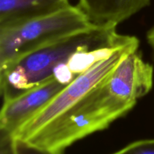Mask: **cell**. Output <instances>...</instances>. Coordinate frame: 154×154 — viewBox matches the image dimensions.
<instances>
[{
    "instance_id": "6da1fadb",
    "label": "cell",
    "mask_w": 154,
    "mask_h": 154,
    "mask_svg": "<svg viewBox=\"0 0 154 154\" xmlns=\"http://www.w3.org/2000/svg\"><path fill=\"white\" fill-rule=\"evenodd\" d=\"M132 38L117 33L115 26H93L21 54L0 66V93L3 102L52 78L54 69L75 53L123 45Z\"/></svg>"
},
{
    "instance_id": "7a4b0ae2",
    "label": "cell",
    "mask_w": 154,
    "mask_h": 154,
    "mask_svg": "<svg viewBox=\"0 0 154 154\" xmlns=\"http://www.w3.org/2000/svg\"><path fill=\"white\" fill-rule=\"evenodd\" d=\"M105 80L26 141L42 148L63 152L78 140L107 129L126 115L134 106L113 96Z\"/></svg>"
},
{
    "instance_id": "3957f363",
    "label": "cell",
    "mask_w": 154,
    "mask_h": 154,
    "mask_svg": "<svg viewBox=\"0 0 154 154\" xmlns=\"http://www.w3.org/2000/svg\"><path fill=\"white\" fill-rule=\"evenodd\" d=\"M78 6L0 29V66L45 44L93 26Z\"/></svg>"
},
{
    "instance_id": "277c9868",
    "label": "cell",
    "mask_w": 154,
    "mask_h": 154,
    "mask_svg": "<svg viewBox=\"0 0 154 154\" xmlns=\"http://www.w3.org/2000/svg\"><path fill=\"white\" fill-rule=\"evenodd\" d=\"M138 47L139 40L136 38L132 42L116 51L111 57L96 63L90 69L78 75L70 84H67L43 109L21 126L14 135V138L26 140L61 114L108 78L120 62L128 54L138 50Z\"/></svg>"
},
{
    "instance_id": "5b68a950",
    "label": "cell",
    "mask_w": 154,
    "mask_h": 154,
    "mask_svg": "<svg viewBox=\"0 0 154 154\" xmlns=\"http://www.w3.org/2000/svg\"><path fill=\"white\" fill-rule=\"evenodd\" d=\"M153 83V66L143 60L138 50L128 54L105 80L113 96L133 106L151 90Z\"/></svg>"
},
{
    "instance_id": "8992f818",
    "label": "cell",
    "mask_w": 154,
    "mask_h": 154,
    "mask_svg": "<svg viewBox=\"0 0 154 154\" xmlns=\"http://www.w3.org/2000/svg\"><path fill=\"white\" fill-rule=\"evenodd\" d=\"M54 78L4 102L0 112V132L14 136L66 87Z\"/></svg>"
},
{
    "instance_id": "52a82bcc",
    "label": "cell",
    "mask_w": 154,
    "mask_h": 154,
    "mask_svg": "<svg viewBox=\"0 0 154 154\" xmlns=\"http://www.w3.org/2000/svg\"><path fill=\"white\" fill-rule=\"evenodd\" d=\"M150 4V0H79L78 7L90 23L115 26Z\"/></svg>"
},
{
    "instance_id": "ba28073f",
    "label": "cell",
    "mask_w": 154,
    "mask_h": 154,
    "mask_svg": "<svg viewBox=\"0 0 154 154\" xmlns=\"http://www.w3.org/2000/svg\"><path fill=\"white\" fill-rule=\"evenodd\" d=\"M69 0H0V29L59 11Z\"/></svg>"
},
{
    "instance_id": "9c48e42d",
    "label": "cell",
    "mask_w": 154,
    "mask_h": 154,
    "mask_svg": "<svg viewBox=\"0 0 154 154\" xmlns=\"http://www.w3.org/2000/svg\"><path fill=\"white\" fill-rule=\"evenodd\" d=\"M136 38L133 36L129 42L120 45L107 46L92 50H83L72 54L66 63L68 70L75 77L93 67L96 63L111 57L113 54Z\"/></svg>"
},
{
    "instance_id": "30bf717a",
    "label": "cell",
    "mask_w": 154,
    "mask_h": 154,
    "mask_svg": "<svg viewBox=\"0 0 154 154\" xmlns=\"http://www.w3.org/2000/svg\"><path fill=\"white\" fill-rule=\"evenodd\" d=\"M63 152L47 150L19 138H14V154H62Z\"/></svg>"
},
{
    "instance_id": "8fae6325",
    "label": "cell",
    "mask_w": 154,
    "mask_h": 154,
    "mask_svg": "<svg viewBox=\"0 0 154 154\" xmlns=\"http://www.w3.org/2000/svg\"><path fill=\"white\" fill-rule=\"evenodd\" d=\"M113 154H154V139L135 141Z\"/></svg>"
},
{
    "instance_id": "7c38bea8",
    "label": "cell",
    "mask_w": 154,
    "mask_h": 154,
    "mask_svg": "<svg viewBox=\"0 0 154 154\" xmlns=\"http://www.w3.org/2000/svg\"><path fill=\"white\" fill-rule=\"evenodd\" d=\"M147 39L149 45H150V47H151L152 49H153L154 51V26L151 27V29H150L148 31V32H147Z\"/></svg>"
}]
</instances>
